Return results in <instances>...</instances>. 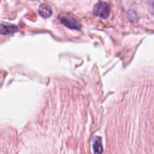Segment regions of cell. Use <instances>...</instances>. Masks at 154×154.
Here are the masks:
<instances>
[{"label":"cell","mask_w":154,"mask_h":154,"mask_svg":"<svg viewBox=\"0 0 154 154\" xmlns=\"http://www.w3.org/2000/svg\"><path fill=\"white\" fill-rule=\"evenodd\" d=\"M38 13L44 18H48L52 15V8L48 5L42 4L38 8Z\"/></svg>","instance_id":"3957f363"},{"label":"cell","mask_w":154,"mask_h":154,"mask_svg":"<svg viewBox=\"0 0 154 154\" xmlns=\"http://www.w3.org/2000/svg\"><path fill=\"white\" fill-rule=\"evenodd\" d=\"M110 10H111L110 6L108 3L105 2H99L97 4L95 5L93 13L96 16L105 19L109 16Z\"/></svg>","instance_id":"6da1fadb"},{"label":"cell","mask_w":154,"mask_h":154,"mask_svg":"<svg viewBox=\"0 0 154 154\" xmlns=\"http://www.w3.org/2000/svg\"><path fill=\"white\" fill-rule=\"evenodd\" d=\"M93 150H94L95 154H102L103 151V147H102V140L99 137H96L93 140Z\"/></svg>","instance_id":"5b68a950"},{"label":"cell","mask_w":154,"mask_h":154,"mask_svg":"<svg viewBox=\"0 0 154 154\" xmlns=\"http://www.w3.org/2000/svg\"><path fill=\"white\" fill-rule=\"evenodd\" d=\"M17 30V26L14 25H11L9 23H2L1 24V34L2 35H8L13 33Z\"/></svg>","instance_id":"277c9868"},{"label":"cell","mask_w":154,"mask_h":154,"mask_svg":"<svg viewBox=\"0 0 154 154\" xmlns=\"http://www.w3.org/2000/svg\"><path fill=\"white\" fill-rule=\"evenodd\" d=\"M59 20L60 22L69 29H80L81 28V24L79 21L74 17L71 15L67 14H63L59 15Z\"/></svg>","instance_id":"7a4b0ae2"}]
</instances>
